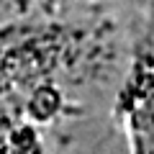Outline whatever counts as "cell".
<instances>
[{
	"instance_id": "obj_1",
	"label": "cell",
	"mask_w": 154,
	"mask_h": 154,
	"mask_svg": "<svg viewBox=\"0 0 154 154\" xmlns=\"http://www.w3.org/2000/svg\"><path fill=\"white\" fill-rule=\"evenodd\" d=\"M116 116L131 154H154V26L139 36L123 85L116 98Z\"/></svg>"
}]
</instances>
